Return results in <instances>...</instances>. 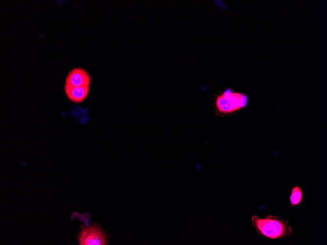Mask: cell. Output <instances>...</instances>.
Returning <instances> with one entry per match:
<instances>
[{
	"mask_svg": "<svg viewBox=\"0 0 327 245\" xmlns=\"http://www.w3.org/2000/svg\"><path fill=\"white\" fill-rule=\"evenodd\" d=\"M251 222L258 234L272 240L288 237L293 231L287 221L274 215H269L263 218L254 215Z\"/></svg>",
	"mask_w": 327,
	"mask_h": 245,
	"instance_id": "cell-1",
	"label": "cell"
},
{
	"mask_svg": "<svg viewBox=\"0 0 327 245\" xmlns=\"http://www.w3.org/2000/svg\"><path fill=\"white\" fill-rule=\"evenodd\" d=\"M247 103L246 95L234 92L231 89L218 96L215 105L218 110L224 113H231L244 107Z\"/></svg>",
	"mask_w": 327,
	"mask_h": 245,
	"instance_id": "cell-2",
	"label": "cell"
},
{
	"mask_svg": "<svg viewBox=\"0 0 327 245\" xmlns=\"http://www.w3.org/2000/svg\"><path fill=\"white\" fill-rule=\"evenodd\" d=\"M78 236V241L81 245H107V236L96 224L90 226H81Z\"/></svg>",
	"mask_w": 327,
	"mask_h": 245,
	"instance_id": "cell-3",
	"label": "cell"
},
{
	"mask_svg": "<svg viewBox=\"0 0 327 245\" xmlns=\"http://www.w3.org/2000/svg\"><path fill=\"white\" fill-rule=\"evenodd\" d=\"M91 78L84 69L76 68L71 70L66 79V84L76 87H89Z\"/></svg>",
	"mask_w": 327,
	"mask_h": 245,
	"instance_id": "cell-4",
	"label": "cell"
},
{
	"mask_svg": "<svg viewBox=\"0 0 327 245\" xmlns=\"http://www.w3.org/2000/svg\"><path fill=\"white\" fill-rule=\"evenodd\" d=\"M65 91L70 100L78 103L83 101L87 97L89 91V86L76 87L65 84Z\"/></svg>",
	"mask_w": 327,
	"mask_h": 245,
	"instance_id": "cell-5",
	"label": "cell"
},
{
	"mask_svg": "<svg viewBox=\"0 0 327 245\" xmlns=\"http://www.w3.org/2000/svg\"><path fill=\"white\" fill-rule=\"evenodd\" d=\"M303 192L302 188L296 185L291 189L289 196V205L291 208L299 205L303 199Z\"/></svg>",
	"mask_w": 327,
	"mask_h": 245,
	"instance_id": "cell-6",
	"label": "cell"
}]
</instances>
